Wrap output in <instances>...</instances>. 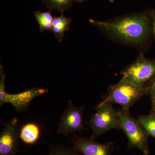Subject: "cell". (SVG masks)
<instances>
[{
    "label": "cell",
    "mask_w": 155,
    "mask_h": 155,
    "mask_svg": "<svg viewBox=\"0 0 155 155\" xmlns=\"http://www.w3.org/2000/svg\"><path fill=\"white\" fill-rule=\"evenodd\" d=\"M138 119L149 135L155 138V113L139 116Z\"/></svg>",
    "instance_id": "cell-14"
},
{
    "label": "cell",
    "mask_w": 155,
    "mask_h": 155,
    "mask_svg": "<svg viewBox=\"0 0 155 155\" xmlns=\"http://www.w3.org/2000/svg\"><path fill=\"white\" fill-rule=\"evenodd\" d=\"M147 94V86L137 85L122 78L118 83L109 86L107 94L101 103H114L121 106L122 109L129 110L134 104Z\"/></svg>",
    "instance_id": "cell-2"
},
{
    "label": "cell",
    "mask_w": 155,
    "mask_h": 155,
    "mask_svg": "<svg viewBox=\"0 0 155 155\" xmlns=\"http://www.w3.org/2000/svg\"><path fill=\"white\" fill-rule=\"evenodd\" d=\"M41 134L40 127L34 122H28L21 127L19 137L25 144L32 145L37 142Z\"/></svg>",
    "instance_id": "cell-10"
},
{
    "label": "cell",
    "mask_w": 155,
    "mask_h": 155,
    "mask_svg": "<svg viewBox=\"0 0 155 155\" xmlns=\"http://www.w3.org/2000/svg\"><path fill=\"white\" fill-rule=\"evenodd\" d=\"M108 1H109V2H110V3H113L114 2V1H115V0H108Z\"/></svg>",
    "instance_id": "cell-19"
},
{
    "label": "cell",
    "mask_w": 155,
    "mask_h": 155,
    "mask_svg": "<svg viewBox=\"0 0 155 155\" xmlns=\"http://www.w3.org/2000/svg\"><path fill=\"white\" fill-rule=\"evenodd\" d=\"M147 95L150 98L151 102V113H155V76L150 81L147 86Z\"/></svg>",
    "instance_id": "cell-16"
},
{
    "label": "cell",
    "mask_w": 155,
    "mask_h": 155,
    "mask_svg": "<svg viewBox=\"0 0 155 155\" xmlns=\"http://www.w3.org/2000/svg\"><path fill=\"white\" fill-rule=\"evenodd\" d=\"M42 3L45 5L50 11L56 10L64 13L71 8L73 0H41Z\"/></svg>",
    "instance_id": "cell-13"
},
{
    "label": "cell",
    "mask_w": 155,
    "mask_h": 155,
    "mask_svg": "<svg viewBox=\"0 0 155 155\" xmlns=\"http://www.w3.org/2000/svg\"><path fill=\"white\" fill-rule=\"evenodd\" d=\"M84 110L83 106L77 107L69 101L58 123V134L68 135L85 129L83 119Z\"/></svg>",
    "instance_id": "cell-7"
},
{
    "label": "cell",
    "mask_w": 155,
    "mask_h": 155,
    "mask_svg": "<svg viewBox=\"0 0 155 155\" xmlns=\"http://www.w3.org/2000/svg\"><path fill=\"white\" fill-rule=\"evenodd\" d=\"M73 148L80 155H111L114 145L111 142L100 143L91 138L75 137Z\"/></svg>",
    "instance_id": "cell-9"
},
{
    "label": "cell",
    "mask_w": 155,
    "mask_h": 155,
    "mask_svg": "<svg viewBox=\"0 0 155 155\" xmlns=\"http://www.w3.org/2000/svg\"><path fill=\"white\" fill-rule=\"evenodd\" d=\"M153 28L155 36V9H153L152 13Z\"/></svg>",
    "instance_id": "cell-17"
},
{
    "label": "cell",
    "mask_w": 155,
    "mask_h": 155,
    "mask_svg": "<svg viewBox=\"0 0 155 155\" xmlns=\"http://www.w3.org/2000/svg\"><path fill=\"white\" fill-rule=\"evenodd\" d=\"M120 119L121 129L128 139V147L137 148L143 154L148 155L149 134L143 127L138 119L131 116L129 110L121 108L117 110Z\"/></svg>",
    "instance_id": "cell-3"
},
{
    "label": "cell",
    "mask_w": 155,
    "mask_h": 155,
    "mask_svg": "<svg viewBox=\"0 0 155 155\" xmlns=\"http://www.w3.org/2000/svg\"><path fill=\"white\" fill-rule=\"evenodd\" d=\"M0 106L6 104H11L18 112H23L27 110L31 103L36 97L47 93V89L35 87L26 90L25 91L10 94L6 91V75L2 66H0Z\"/></svg>",
    "instance_id": "cell-6"
},
{
    "label": "cell",
    "mask_w": 155,
    "mask_h": 155,
    "mask_svg": "<svg viewBox=\"0 0 155 155\" xmlns=\"http://www.w3.org/2000/svg\"><path fill=\"white\" fill-rule=\"evenodd\" d=\"M122 78L141 86H147L155 76V58L140 54L136 59L121 72Z\"/></svg>",
    "instance_id": "cell-5"
},
{
    "label": "cell",
    "mask_w": 155,
    "mask_h": 155,
    "mask_svg": "<svg viewBox=\"0 0 155 155\" xmlns=\"http://www.w3.org/2000/svg\"><path fill=\"white\" fill-rule=\"evenodd\" d=\"M153 10L147 9L104 21L91 19L89 22L111 41L144 54L155 39Z\"/></svg>",
    "instance_id": "cell-1"
},
{
    "label": "cell",
    "mask_w": 155,
    "mask_h": 155,
    "mask_svg": "<svg viewBox=\"0 0 155 155\" xmlns=\"http://www.w3.org/2000/svg\"><path fill=\"white\" fill-rule=\"evenodd\" d=\"M74 2L77 3H81L84 2V1H86V0H73Z\"/></svg>",
    "instance_id": "cell-18"
},
{
    "label": "cell",
    "mask_w": 155,
    "mask_h": 155,
    "mask_svg": "<svg viewBox=\"0 0 155 155\" xmlns=\"http://www.w3.org/2000/svg\"><path fill=\"white\" fill-rule=\"evenodd\" d=\"M88 125L92 130L91 138L98 137L112 130H122L118 111L110 103H100L96 107V112L92 115Z\"/></svg>",
    "instance_id": "cell-4"
},
{
    "label": "cell",
    "mask_w": 155,
    "mask_h": 155,
    "mask_svg": "<svg viewBox=\"0 0 155 155\" xmlns=\"http://www.w3.org/2000/svg\"><path fill=\"white\" fill-rule=\"evenodd\" d=\"M34 14L37 22L39 25L40 31L43 32L45 30H51L52 25L54 17L52 15L51 11L49 10L45 12L36 11Z\"/></svg>",
    "instance_id": "cell-12"
},
{
    "label": "cell",
    "mask_w": 155,
    "mask_h": 155,
    "mask_svg": "<svg viewBox=\"0 0 155 155\" xmlns=\"http://www.w3.org/2000/svg\"><path fill=\"white\" fill-rule=\"evenodd\" d=\"M48 155H80L74 148L71 149L62 145L53 147Z\"/></svg>",
    "instance_id": "cell-15"
},
{
    "label": "cell",
    "mask_w": 155,
    "mask_h": 155,
    "mask_svg": "<svg viewBox=\"0 0 155 155\" xmlns=\"http://www.w3.org/2000/svg\"><path fill=\"white\" fill-rule=\"evenodd\" d=\"M19 138L18 119L14 117L6 123L0 134V155H17Z\"/></svg>",
    "instance_id": "cell-8"
},
{
    "label": "cell",
    "mask_w": 155,
    "mask_h": 155,
    "mask_svg": "<svg viewBox=\"0 0 155 155\" xmlns=\"http://www.w3.org/2000/svg\"><path fill=\"white\" fill-rule=\"evenodd\" d=\"M143 155H146L143 154Z\"/></svg>",
    "instance_id": "cell-20"
},
{
    "label": "cell",
    "mask_w": 155,
    "mask_h": 155,
    "mask_svg": "<svg viewBox=\"0 0 155 155\" xmlns=\"http://www.w3.org/2000/svg\"><path fill=\"white\" fill-rule=\"evenodd\" d=\"M72 19L65 17L64 13H61L59 17H55L52 25L51 31L59 42L64 39L66 31H68Z\"/></svg>",
    "instance_id": "cell-11"
}]
</instances>
